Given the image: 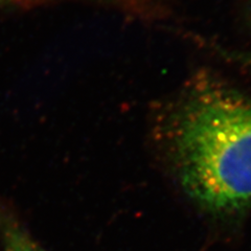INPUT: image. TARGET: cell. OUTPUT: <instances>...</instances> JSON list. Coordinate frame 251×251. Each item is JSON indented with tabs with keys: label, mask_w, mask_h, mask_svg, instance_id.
Instances as JSON below:
<instances>
[{
	"label": "cell",
	"mask_w": 251,
	"mask_h": 251,
	"mask_svg": "<svg viewBox=\"0 0 251 251\" xmlns=\"http://www.w3.org/2000/svg\"><path fill=\"white\" fill-rule=\"evenodd\" d=\"M247 19H248V22L251 26V0L247 5Z\"/></svg>",
	"instance_id": "5"
},
{
	"label": "cell",
	"mask_w": 251,
	"mask_h": 251,
	"mask_svg": "<svg viewBox=\"0 0 251 251\" xmlns=\"http://www.w3.org/2000/svg\"><path fill=\"white\" fill-rule=\"evenodd\" d=\"M169 157L183 192L217 218L251 205V99L200 78L166 124Z\"/></svg>",
	"instance_id": "1"
},
{
	"label": "cell",
	"mask_w": 251,
	"mask_h": 251,
	"mask_svg": "<svg viewBox=\"0 0 251 251\" xmlns=\"http://www.w3.org/2000/svg\"><path fill=\"white\" fill-rule=\"evenodd\" d=\"M9 1L14 2V3H17V4L25 5V4H34L37 1H40V0H9Z\"/></svg>",
	"instance_id": "4"
},
{
	"label": "cell",
	"mask_w": 251,
	"mask_h": 251,
	"mask_svg": "<svg viewBox=\"0 0 251 251\" xmlns=\"http://www.w3.org/2000/svg\"><path fill=\"white\" fill-rule=\"evenodd\" d=\"M0 233L4 251H44L12 218L0 217Z\"/></svg>",
	"instance_id": "2"
},
{
	"label": "cell",
	"mask_w": 251,
	"mask_h": 251,
	"mask_svg": "<svg viewBox=\"0 0 251 251\" xmlns=\"http://www.w3.org/2000/svg\"><path fill=\"white\" fill-rule=\"evenodd\" d=\"M216 50L221 52L224 58L231 60L233 62H237L242 64L243 66H246L251 68V51H238V50H226L223 49H218L216 47Z\"/></svg>",
	"instance_id": "3"
}]
</instances>
